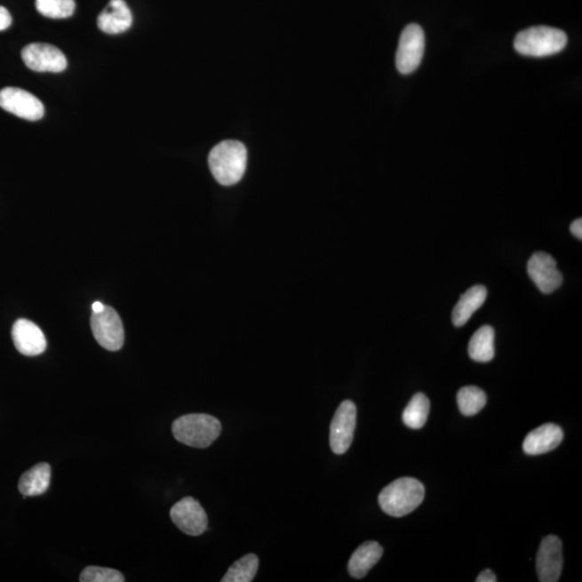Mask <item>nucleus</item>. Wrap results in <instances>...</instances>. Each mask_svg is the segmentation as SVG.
<instances>
[{"label": "nucleus", "mask_w": 582, "mask_h": 582, "mask_svg": "<svg viewBox=\"0 0 582 582\" xmlns=\"http://www.w3.org/2000/svg\"><path fill=\"white\" fill-rule=\"evenodd\" d=\"M22 60L29 69L37 73H62L68 68V60L52 44H30L22 50Z\"/></svg>", "instance_id": "nucleus-8"}, {"label": "nucleus", "mask_w": 582, "mask_h": 582, "mask_svg": "<svg viewBox=\"0 0 582 582\" xmlns=\"http://www.w3.org/2000/svg\"><path fill=\"white\" fill-rule=\"evenodd\" d=\"M170 514L177 528L187 535L200 536L207 530L205 510L195 498H182L171 507Z\"/></svg>", "instance_id": "nucleus-11"}, {"label": "nucleus", "mask_w": 582, "mask_h": 582, "mask_svg": "<svg viewBox=\"0 0 582 582\" xmlns=\"http://www.w3.org/2000/svg\"><path fill=\"white\" fill-rule=\"evenodd\" d=\"M488 297V291L482 285L474 286L463 293L452 312L455 327H462L470 320L473 314L483 306Z\"/></svg>", "instance_id": "nucleus-17"}, {"label": "nucleus", "mask_w": 582, "mask_h": 582, "mask_svg": "<svg viewBox=\"0 0 582 582\" xmlns=\"http://www.w3.org/2000/svg\"><path fill=\"white\" fill-rule=\"evenodd\" d=\"M0 108L8 113L28 121H37L44 115V104L32 93L19 88L0 91Z\"/></svg>", "instance_id": "nucleus-9"}, {"label": "nucleus", "mask_w": 582, "mask_h": 582, "mask_svg": "<svg viewBox=\"0 0 582 582\" xmlns=\"http://www.w3.org/2000/svg\"><path fill=\"white\" fill-rule=\"evenodd\" d=\"M356 418L357 409L353 402L346 401L339 406L331 425V447L333 453L342 455L351 447Z\"/></svg>", "instance_id": "nucleus-7"}, {"label": "nucleus", "mask_w": 582, "mask_h": 582, "mask_svg": "<svg viewBox=\"0 0 582 582\" xmlns=\"http://www.w3.org/2000/svg\"><path fill=\"white\" fill-rule=\"evenodd\" d=\"M81 582H124V576L119 570L100 568V566H88L80 574Z\"/></svg>", "instance_id": "nucleus-24"}, {"label": "nucleus", "mask_w": 582, "mask_h": 582, "mask_svg": "<svg viewBox=\"0 0 582 582\" xmlns=\"http://www.w3.org/2000/svg\"><path fill=\"white\" fill-rule=\"evenodd\" d=\"M570 232L573 233V235L577 237V239L581 240L582 239V219H576L573 224L570 226Z\"/></svg>", "instance_id": "nucleus-27"}, {"label": "nucleus", "mask_w": 582, "mask_h": 582, "mask_svg": "<svg viewBox=\"0 0 582 582\" xmlns=\"http://www.w3.org/2000/svg\"><path fill=\"white\" fill-rule=\"evenodd\" d=\"M425 52L424 30L418 24H410L403 30L396 53L399 73L409 75L418 69Z\"/></svg>", "instance_id": "nucleus-5"}, {"label": "nucleus", "mask_w": 582, "mask_h": 582, "mask_svg": "<svg viewBox=\"0 0 582 582\" xmlns=\"http://www.w3.org/2000/svg\"><path fill=\"white\" fill-rule=\"evenodd\" d=\"M528 273L538 290L546 295L558 290L563 282L554 258L544 251L536 252L530 258Z\"/></svg>", "instance_id": "nucleus-12"}, {"label": "nucleus", "mask_w": 582, "mask_h": 582, "mask_svg": "<svg viewBox=\"0 0 582 582\" xmlns=\"http://www.w3.org/2000/svg\"><path fill=\"white\" fill-rule=\"evenodd\" d=\"M104 308H105V306L103 305L102 302L96 301V302L93 303V306H92L93 313H100V312H102L104 310Z\"/></svg>", "instance_id": "nucleus-28"}, {"label": "nucleus", "mask_w": 582, "mask_h": 582, "mask_svg": "<svg viewBox=\"0 0 582 582\" xmlns=\"http://www.w3.org/2000/svg\"><path fill=\"white\" fill-rule=\"evenodd\" d=\"M495 331L489 325L482 326L470 339L468 354L470 358L478 363H489L495 356Z\"/></svg>", "instance_id": "nucleus-19"}, {"label": "nucleus", "mask_w": 582, "mask_h": 582, "mask_svg": "<svg viewBox=\"0 0 582 582\" xmlns=\"http://www.w3.org/2000/svg\"><path fill=\"white\" fill-rule=\"evenodd\" d=\"M563 430L558 425L549 423L531 430L523 442V451L528 455H540L554 451L563 442Z\"/></svg>", "instance_id": "nucleus-14"}, {"label": "nucleus", "mask_w": 582, "mask_h": 582, "mask_svg": "<svg viewBox=\"0 0 582 582\" xmlns=\"http://www.w3.org/2000/svg\"><path fill=\"white\" fill-rule=\"evenodd\" d=\"M425 496L423 483L414 478L395 480L379 495V507L395 518L411 514L422 504Z\"/></svg>", "instance_id": "nucleus-2"}, {"label": "nucleus", "mask_w": 582, "mask_h": 582, "mask_svg": "<svg viewBox=\"0 0 582 582\" xmlns=\"http://www.w3.org/2000/svg\"><path fill=\"white\" fill-rule=\"evenodd\" d=\"M133 23V15L124 0H110L108 7L98 18V27L102 32L116 35L126 32Z\"/></svg>", "instance_id": "nucleus-15"}, {"label": "nucleus", "mask_w": 582, "mask_h": 582, "mask_svg": "<svg viewBox=\"0 0 582 582\" xmlns=\"http://www.w3.org/2000/svg\"><path fill=\"white\" fill-rule=\"evenodd\" d=\"M477 582H496L498 581V577L490 570H485L481 571L480 575L475 579Z\"/></svg>", "instance_id": "nucleus-26"}, {"label": "nucleus", "mask_w": 582, "mask_h": 582, "mask_svg": "<svg viewBox=\"0 0 582 582\" xmlns=\"http://www.w3.org/2000/svg\"><path fill=\"white\" fill-rule=\"evenodd\" d=\"M91 328L100 347L111 352L119 351L124 347V323L113 307H105L102 312L93 313L91 316Z\"/></svg>", "instance_id": "nucleus-6"}, {"label": "nucleus", "mask_w": 582, "mask_h": 582, "mask_svg": "<svg viewBox=\"0 0 582 582\" xmlns=\"http://www.w3.org/2000/svg\"><path fill=\"white\" fill-rule=\"evenodd\" d=\"M12 23V14H10V12L6 8L0 6V32H2V30L9 28Z\"/></svg>", "instance_id": "nucleus-25"}, {"label": "nucleus", "mask_w": 582, "mask_h": 582, "mask_svg": "<svg viewBox=\"0 0 582 582\" xmlns=\"http://www.w3.org/2000/svg\"><path fill=\"white\" fill-rule=\"evenodd\" d=\"M430 403L428 398L422 393L415 394L404 409L403 421L406 427L412 429H421L427 424Z\"/></svg>", "instance_id": "nucleus-20"}, {"label": "nucleus", "mask_w": 582, "mask_h": 582, "mask_svg": "<svg viewBox=\"0 0 582 582\" xmlns=\"http://www.w3.org/2000/svg\"><path fill=\"white\" fill-rule=\"evenodd\" d=\"M12 340L18 351L25 356H37L47 348L42 329L28 320H18L12 327Z\"/></svg>", "instance_id": "nucleus-13"}, {"label": "nucleus", "mask_w": 582, "mask_h": 582, "mask_svg": "<svg viewBox=\"0 0 582 582\" xmlns=\"http://www.w3.org/2000/svg\"><path fill=\"white\" fill-rule=\"evenodd\" d=\"M563 30L549 27H534L520 32L514 39V49L526 57L543 58L559 53L568 44Z\"/></svg>", "instance_id": "nucleus-4"}, {"label": "nucleus", "mask_w": 582, "mask_h": 582, "mask_svg": "<svg viewBox=\"0 0 582 582\" xmlns=\"http://www.w3.org/2000/svg\"><path fill=\"white\" fill-rule=\"evenodd\" d=\"M209 165L212 176L220 185H235L245 174L246 147L236 140L221 141L211 149Z\"/></svg>", "instance_id": "nucleus-1"}, {"label": "nucleus", "mask_w": 582, "mask_h": 582, "mask_svg": "<svg viewBox=\"0 0 582 582\" xmlns=\"http://www.w3.org/2000/svg\"><path fill=\"white\" fill-rule=\"evenodd\" d=\"M171 430L177 442L204 449L220 436L221 424L219 419L209 414H187L176 419Z\"/></svg>", "instance_id": "nucleus-3"}, {"label": "nucleus", "mask_w": 582, "mask_h": 582, "mask_svg": "<svg viewBox=\"0 0 582 582\" xmlns=\"http://www.w3.org/2000/svg\"><path fill=\"white\" fill-rule=\"evenodd\" d=\"M52 479V467L47 463H39L22 474L19 481L20 492L27 496H37L47 492Z\"/></svg>", "instance_id": "nucleus-18"}, {"label": "nucleus", "mask_w": 582, "mask_h": 582, "mask_svg": "<svg viewBox=\"0 0 582 582\" xmlns=\"http://www.w3.org/2000/svg\"><path fill=\"white\" fill-rule=\"evenodd\" d=\"M259 560L256 554H246L242 559L237 560L235 564L227 570L222 582H251L254 580Z\"/></svg>", "instance_id": "nucleus-22"}, {"label": "nucleus", "mask_w": 582, "mask_h": 582, "mask_svg": "<svg viewBox=\"0 0 582 582\" xmlns=\"http://www.w3.org/2000/svg\"><path fill=\"white\" fill-rule=\"evenodd\" d=\"M562 569H563L562 541L558 536H546L541 541L538 556H536V570H538L539 581H559Z\"/></svg>", "instance_id": "nucleus-10"}, {"label": "nucleus", "mask_w": 582, "mask_h": 582, "mask_svg": "<svg viewBox=\"0 0 582 582\" xmlns=\"http://www.w3.org/2000/svg\"><path fill=\"white\" fill-rule=\"evenodd\" d=\"M457 401L460 413L465 417H473L485 407L488 397L487 394L477 387H465L459 389Z\"/></svg>", "instance_id": "nucleus-21"}, {"label": "nucleus", "mask_w": 582, "mask_h": 582, "mask_svg": "<svg viewBox=\"0 0 582 582\" xmlns=\"http://www.w3.org/2000/svg\"><path fill=\"white\" fill-rule=\"evenodd\" d=\"M40 14L49 19H68L75 12V0H36Z\"/></svg>", "instance_id": "nucleus-23"}, {"label": "nucleus", "mask_w": 582, "mask_h": 582, "mask_svg": "<svg viewBox=\"0 0 582 582\" xmlns=\"http://www.w3.org/2000/svg\"><path fill=\"white\" fill-rule=\"evenodd\" d=\"M383 548L377 541H366L359 546L349 559L348 573L354 578L362 579L382 558Z\"/></svg>", "instance_id": "nucleus-16"}]
</instances>
